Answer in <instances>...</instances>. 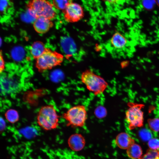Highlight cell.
<instances>
[{
	"label": "cell",
	"instance_id": "7c38bea8",
	"mask_svg": "<svg viewBox=\"0 0 159 159\" xmlns=\"http://www.w3.org/2000/svg\"><path fill=\"white\" fill-rule=\"evenodd\" d=\"M45 49L42 42L36 41L32 45L30 49V53L33 58L37 59L42 55Z\"/></svg>",
	"mask_w": 159,
	"mask_h": 159
},
{
	"label": "cell",
	"instance_id": "2e32d148",
	"mask_svg": "<svg viewBox=\"0 0 159 159\" xmlns=\"http://www.w3.org/2000/svg\"><path fill=\"white\" fill-rule=\"evenodd\" d=\"M138 159H159V150L148 149L146 153Z\"/></svg>",
	"mask_w": 159,
	"mask_h": 159
},
{
	"label": "cell",
	"instance_id": "5b68a950",
	"mask_svg": "<svg viewBox=\"0 0 159 159\" xmlns=\"http://www.w3.org/2000/svg\"><path fill=\"white\" fill-rule=\"evenodd\" d=\"M62 116L67 122V125L82 127L87 119V112L84 105H78L69 108Z\"/></svg>",
	"mask_w": 159,
	"mask_h": 159
},
{
	"label": "cell",
	"instance_id": "d6986e66",
	"mask_svg": "<svg viewBox=\"0 0 159 159\" xmlns=\"http://www.w3.org/2000/svg\"><path fill=\"white\" fill-rule=\"evenodd\" d=\"M139 135L141 139L144 141L150 140L152 137L151 132L146 129L141 130L139 132Z\"/></svg>",
	"mask_w": 159,
	"mask_h": 159
},
{
	"label": "cell",
	"instance_id": "5bb4252c",
	"mask_svg": "<svg viewBox=\"0 0 159 159\" xmlns=\"http://www.w3.org/2000/svg\"><path fill=\"white\" fill-rule=\"evenodd\" d=\"M6 119L9 122L14 124L18 122L19 119V116L18 112L13 109H10L7 110L5 114Z\"/></svg>",
	"mask_w": 159,
	"mask_h": 159
},
{
	"label": "cell",
	"instance_id": "44dd1931",
	"mask_svg": "<svg viewBox=\"0 0 159 159\" xmlns=\"http://www.w3.org/2000/svg\"><path fill=\"white\" fill-rule=\"evenodd\" d=\"M155 1L153 0H144L142 1V4L144 7L148 10L153 9L155 3Z\"/></svg>",
	"mask_w": 159,
	"mask_h": 159
},
{
	"label": "cell",
	"instance_id": "ba28073f",
	"mask_svg": "<svg viewBox=\"0 0 159 159\" xmlns=\"http://www.w3.org/2000/svg\"><path fill=\"white\" fill-rule=\"evenodd\" d=\"M33 25L34 29L37 33L44 34L53 26V24L50 19L41 17L36 19Z\"/></svg>",
	"mask_w": 159,
	"mask_h": 159
},
{
	"label": "cell",
	"instance_id": "30bf717a",
	"mask_svg": "<svg viewBox=\"0 0 159 159\" xmlns=\"http://www.w3.org/2000/svg\"><path fill=\"white\" fill-rule=\"evenodd\" d=\"M116 144L120 148L125 149L135 143L134 140L127 133L121 132L116 137L115 139Z\"/></svg>",
	"mask_w": 159,
	"mask_h": 159
},
{
	"label": "cell",
	"instance_id": "7402d4cb",
	"mask_svg": "<svg viewBox=\"0 0 159 159\" xmlns=\"http://www.w3.org/2000/svg\"><path fill=\"white\" fill-rule=\"evenodd\" d=\"M0 73H1L4 71V69L5 64L3 57L1 55V51L0 52Z\"/></svg>",
	"mask_w": 159,
	"mask_h": 159
},
{
	"label": "cell",
	"instance_id": "e0dca14e",
	"mask_svg": "<svg viewBox=\"0 0 159 159\" xmlns=\"http://www.w3.org/2000/svg\"><path fill=\"white\" fill-rule=\"evenodd\" d=\"M149 127L154 132L159 131V118H155L150 119L148 120Z\"/></svg>",
	"mask_w": 159,
	"mask_h": 159
},
{
	"label": "cell",
	"instance_id": "9c48e42d",
	"mask_svg": "<svg viewBox=\"0 0 159 159\" xmlns=\"http://www.w3.org/2000/svg\"><path fill=\"white\" fill-rule=\"evenodd\" d=\"M68 144L72 150L78 151L84 147L85 144L84 138L81 134H76L71 135L68 140Z\"/></svg>",
	"mask_w": 159,
	"mask_h": 159
},
{
	"label": "cell",
	"instance_id": "7a4b0ae2",
	"mask_svg": "<svg viewBox=\"0 0 159 159\" xmlns=\"http://www.w3.org/2000/svg\"><path fill=\"white\" fill-rule=\"evenodd\" d=\"M80 80L87 89L95 95L102 94L108 86L107 82L103 77L90 69L82 72Z\"/></svg>",
	"mask_w": 159,
	"mask_h": 159
},
{
	"label": "cell",
	"instance_id": "9a60e30c",
	"mask_svg": "<svg viewBox=\"0 0 159 159\" xmlns=\"http://www.w3.org/2000/svg\"><path fill=\"white\" fill-rule=\"evenodd\" d=\"M24 55L25 52L23 48L20 46L14 47L11 52L12 58L16 61L21 60L24 58Z\"/></svg>",
	"mask_w": 159,
	"mask_h": 159
},
{
	"label": "cell",
	"instance_id": "cb8c5ba5",
	"mask_svg": "<svg viewBox=\"0 0 159 159\" xmlns=\"http://www.w3.org/2000/svg\"><path fill=\"white\" fill-rule=\"evenodd\" d=\"M156 3H157L158 4L159 6V0L157 1Z\"/></svg>",
	"mask_w": 159,
	"mask_h": 159
},
{
	"label": "cell",
	"instance_id": "ac0fdd59",
	"mask_svg": "<svg viewBox=\"0 0 159 159\" xmlns=\"http://www.w3.org/2000/svg\"><path fill=\"white\" fill-rule=\"evenodd\" d=\"M71 1L69 0H54L53 3L54 6L57 9L64 10Z\"/></svg>",
	"mask_w": 159,
	"mask_h": 159
},
{
	"label": "cell",
	"instance_id": "277c9868",
	"mask_svg": "<svg viewBox=\"0 0 159 159\" xmlns=\"http://www.w3.org/2000/svg\"><path fill=\"white\" fill-rule=\"evenodd\" d=\"M27 6L29 11L35 19L43 17L51 20L55 16V12L53 5L47 1H30Z\"/></svg>",
	"mask_w": 159,
	"mask_h": 159
},
{
	"label": "cell",
	"instance_id": "8fae6325",
	"mask_svg": "<svg viewBox=\"0 0 159 159\" xmlns=\"http://www.w3.org/2000/svg\"><path fill=\"white\" fill-rule=\"evenodd\" d=\"M111 44L115 48L121 49L124 48L127 44L126 38L118 32L115 33L110 40Z\"/></svg>",
	"mask_w": 159,
	"mask_h": 159
},
{
	"label": "cell",
	"instance_id": "52a82bcc",
	"mask_svg": "<svg viewBox=\"0 0 159 159\" xmlns=\"http://www.w3.org/2000/svg\"><path fill=\"white\" fill-rule=\"evenodd\" d=\"M63 12L65 20L69 22H77L83 17L84 15L82 7L78 4L72 1Z\"/></svg>",
	"mask_w": 159,
	"mask_h": 159
},
{
	"label": "cell",
	"instance_id": "603a6c76",
	"mask_svg": "<svg viewBox=\"0 0 159 159\" xmlns=\"http://www.w3.org/2000/svg\"><path fill=\"white\" fill-rule=\"evenodd\" d=\"M7 1H0V9L1 11H4L8 6V2Z\"/></svg>",
	"mask_w": 159,
	"mask_h": 159
},
{
	"label": "cell",
	"instance_id": "4fadbf2b",
	"mask_svg": "<svg viewBox=\"0 0 159 159\" xmlns=\"http://www.w3.org/2000/svg\"><path fill=\"white\" fill-rule=\"evenodd\" d=\"M127 153L129 158L138 159L142 156V150L139 145L135 143L127 149Z\"/></svg>",
	"mask_w": 159,
	"mask_h": 159
},
{
	"label": "cell",
	"instance_id": "6da1fadb",
	"mask_svg": "<svg viewBox=\"0 0 159 159\" xmlns=\"http://www.w3.org/2000/svg\"><path fill=\"white\" fill-rule=\"evenodd\" d=\"M37 120L39 125L47 131L56 129L59 125V116L54 107L51 105L41 107Z\"/></svg>",
	"mask_w": 159,
	"mask_h": 159
},
{
	"label": "cell",
	"instance_id": "3957f363",
	"mask_svg": "<svg viewBox=\"0 0 159 159\" xmlns=\"http://www.w3.org/2000/svg\"><path fill=\"white\" fill-rule=\"evenodd\" d=\"M63 58L61 54L46 48L42 55L36 59V67L39 71L43 72L60 65Z\"/></svg>",
	"mask_w": 159,
	"mask_h": 159
},
{
	"label": "cell",
	"instance_id": "8992f818",
	"mask_svg": "<svg viewBox=\"0 0 159 159\" xmlns=\"http://www.w3.org/2000/svg\"><path fill=\"white\" fill-rule=\"evenodd\" d=\"M125 113V118L130 130L143 126V113L142 109L143 105L130 103Z\"/></svg>",
	"mask_w": 159,
	"mask_h": 159
},
{
	"label": "cell",
	"instance_id": "ffe728a7",
	"mask_svg": "<svg viewBox=\"0 0 159 159\" xmlns=\"http://www.w3.org/2000/svg\"><path fill=\"white\" fill-rule=\"evenodd\" d=\"M148 145L150 149L153 150H159V140L152 138L149 140Z\"/></svg>",
	"mask_w": 159,
	"mask_h": 159
}]
</instances>
